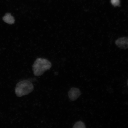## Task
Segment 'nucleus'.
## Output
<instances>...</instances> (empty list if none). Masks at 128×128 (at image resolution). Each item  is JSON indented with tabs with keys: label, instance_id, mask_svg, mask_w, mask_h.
I'll return each instance as SVG.
<instances>
[{
	"label": "nucleus",
	"instance_id": "obj_1",
	"mask_svg": "<svg viewBox=\"0 0 128 128\" xmlns=\"http://www.w3.org/2000/svg\"><path fill=\"white\" fill-rule=\"evenodd\" d=\"M52 64L46 59L38 58L35 60L32 66L34 74L35 76H42L44 72L52 68Z\"/></svg>",
	"mask_w": 128,
	"mask_h": 128
},
{
	"label": "nucleus",
	"instance_id": "obj_2",
	"mask_svg": "<svg viewBox=\"0 0 128 128\" xmlns=\"http://www.w3.org/2000/svg\"><path fill=\"white\" fill-rule=\"evenodd\" d=\"M32 84L28 80H24L18 83L15 88V93L18 97L28 95L34 90Z\"/></svg>",
	"mask_w": 128,
	"mask_h": 128
},
{
	"label": "nucleus",
	"instance_id": "obj_3",
	"mask_svg": "<svg viewBox=\"0 0 128 128\" xmlns=\"http://www.w3.org/2000/svg\"><path fill=\"white\" fill-rule=\"evenodd\" d=\"M81 95V92L78 88H72L68 92L69 98L72 101L76 100Z\"/></svg>",
	"mask_w": 128,
	"mask_h": 128
},
{
	"label": "nucleus",
	"instance_id": "obj_4",
	"mask_svg": "<svg viewBox=\"0 0 128 128\" xmlns=\"http://www.w3.org/2000/svg\"><path fill=\"white\" fill-rule=\"evenodd\" d=\"M115 43L116 45L121 49L128 48V38H120L116 40Z\"/></svg>",
	"mask_w": 128,
	"mask_h": 128
},
{
	"label": "nucleus",
	"instance_id": "obj_5",
	"mask_svg": "<svg viewBox=\"0 0 128 128\" xmlns=\"http://www.w3.org/2000/svg\"><path fill=\"white\" fill-rule=\"evenodd\" d=\"M3 20L4 22L8 24H12L15 23V20L14 18L11 15L10 13L6 14L3 18Z\"/></svg>",
	"mask_w": 128,
	"mask_h": 128
},
{
	"label": "nucleus",
	"instance_id": "obj_6",
	"mask_svg": "<svg viewBox=\"0 0 128 128\" xmlns=\"http://www.w3.org/2000/svg\"><path fill=\"white\" fill-rule=\"evenodd\" d=\"M73 128H86V127L85 124L84 122H82V121H79L76 123Z\"/></svg>",
	"mask_w": 128,
	"mask_h": 128
},
{
	"label": "nucleus",
	"instance_id": "obj_7",
	"mask_svg": "<svg viewBox=\"0 0 128 128\" xmlns=\"http://www.w3.org/2000/svg\"><path fill=\"white\" fill-rule=\"evenodd\" d=\"M120 0H111V3L114 6H119L120 4Z\"/></svg>",
	"mask_w": 128,
	"mask_h": 128
},
{
	"label": "nucleus",
	"instance_id": "obj_8",
	"mask_svg": "<svg viewBox=\"0 0 128 128\" xmlns=\"http://www.w3.org/2000/svg\"><path fill=\"white\" fill-rule=\"evenodd\" d=\"M127 85L128 86V79L127 80Z\"/></svg>",
	"mask_w": 128,
	"mask_h": 128
}]
</instances>
